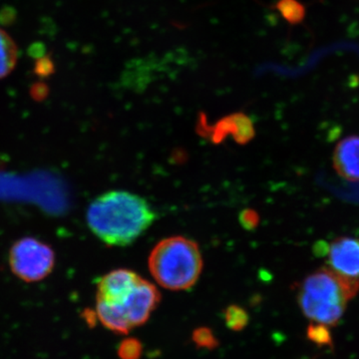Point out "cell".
I'll list each match as a JSON object with an SVG mask.
<instances>
[{
  "instance_id": "cell-1",
  "label": "cell",
  "mask_w": 359,
  "mask_h": 359,
  "mask_svg": "<svg viewBox=\"0 0 359 359\" xmlns=\"http://www.w3.org/2000/svg\"><path fill=\"white\" fill-rule=\"evenodd\" d=\"M156 212L147 201L125 191H111L96 198L87 211L90 230L103 243L126 247L148 230Z\"/></svg>"
},
{
  "instance_id": "cell-2",
  "label": "cell",
  "mask_w": 359,
  "mask_h": 359,
  "mask_svg": "<svg viewBox=\"0 0 359 359\" xmlns=\"http://www.w3.org/2000/svg\"><path fill=\"white\" fill-rule=\"evenodd\" d=\"M358 290V280L339 275L327 266L313 271L302 280L297 301L302 313L309 320L334 327Z\"/></svg>"
},
{
  "instance_id": "cell-3",
  "label": "cell",
  "mask_w": 359,
  "mask_h": 359,
  "mask_svg": "<svg viewBox=\"0 0 359 359\" xmlns=\"http://www.w3.org/2000/svg\"><path fill=\"white\" fill-rule=\"evenodd\" d=\"M149 269L164 289L176 292L191 289L203 269L199 245L180 236L164 238L151 252Z\"/></svg>"
},
{
  "instance_id": "cell-4",
  "label": "cell",
  "mask_w": 359,
  "mask_h": 359,
  "mask_svg": "<svg viewBox=\"0 0 359 359\" xmlns=\"http://www.w3.org/2000/svg\"><path fill=\"white\" fill-rule=\"evenodd\" d=\"M9 264L21 280L36 283L50 275L55 264V254L50 245L36 238H21L11 248Z\"/></svg>"
},
{
  "instance_id": "cell-5",
  "label": "cell",
  "mask_w": 359,
  "mask_h": 359,
  "mask_svg": "<svg viewBox=\"0 0 359 359\" xmlns=\"http://www.w3.org/2000/svg\"><path fill=\"white\" fill-rule=\"evenodd\" d=\"M160 301L161 294L157 287L148 280L141 278L124 302L120 306H112L119 311L130 327L134 328L147 323Z\"/></svg>"
},
{
  "instance_id": "cell-6",
  "label": "cell",
  "mask_w": 359,
  "mask_h": 359,
  "mask_svg": "<svg viewBox=\"0 0 359 359\" xmlns=\"http://www.w3.org/2000/svg\"><path fill=\"white\" fill-rule=\"evenodd\" d=\"M328 266L339 275L359 282V238L339 237L327 245Z\"/></svg>"
},
{
  "instance_id": "cell-7",
  "label": "cell",
  "mask_w": 359,
  "mask_h": 359,
  "mask_svg": "<svg viewBox=\"0 0 359 359\" xmlns=\"http://www.w3.org/2000/svg\"><path fill=\"white\" fill-rule=\"evenodd\" d=\"M141 276L130 269H120L102 276L97 283L96 302L120 306L133 292Z\"/></svg>"
},
{
  "instance_id": "cell-8",
  "label": "cell",
  "mask_w": 359,
  "mask_h": 359,
  "mask_svg": "<svg viewBox=\"0 0 359 359\" xmlns=\"http://www.w3.org/2000/svg\"><path fill=\"white\" fill-rule=\"evenodd\" d=\"M332 164L340 178L347 182H359V135L341 139L335 146Z\"/></svg>"
},
{
  "instance_id": "cell-9",
  "label": "cell",
  "mask_w": 359,
  "mask_h": 359,
  "mask_svg": "<svg viewBox=\"0 0 359 359\" xmlns=\"http://www.w3.org/2000/svg\"><path fill=\"white\" fill-rule=\"evenodd\" d=\"M215 128V141L221 140L226 134H231L238 143H247L255 134L252 121L243 113L228 116L222 119Z\"/></svg>"
},
{
  "instance_id": "cell-10",
  "label": "cell",
  "mask_w": 359,
  "mask_h": 359,
  "mask_svg": "<svg viewBox=\"0 0 359 359\" xmlns=\"http://www.w3.org/2000/svg\"><path fill=\"white\" fill-rule=\"evenodd\" d=\"M18 48L13 37L0 28V79L8 76L18 65Z\"/></svg>"
},
{
  "instance_id": "cell-11",
  "label": "cell",
  "mask_w": 359,
  "mask_h": 359,
  "mask_svg": "<svg viewBox=\"0 0 359 359\" xmlns=\"http://www.w3.org/2000/svg\"><path fill=\"white\" fill-rule=\"evenodd\" d=\"M276 8L290 25H299L306 18V7L299 0H278Z\"/></svg>"
},
{
  "instance_id": "cell-12",
  "label": "cell",
  "mask_w": 359,
  "mask_h": 359,
  "mask_svg": "<svg viewBox=\"0 0 359 359\" xmlns=\"http://www.w3.org/2000/svg\"><path fill=\"white\" fill-rule=\"evenodd\" d=\"M224 320L230 330L233 332H241L247 327L249 316L244 309L236 304H231L224 311Z\"/></svg>"
},
{
  "instance_id": "cell-13",
  "label": "cell",
  "mask_w": 359,
  "mask_h": 359,
  "mask_svg": "<svg viewBox=\"0 0 359 359\" xmlns=\"http://www.w3.org/2000/svg\"><path fill=\"white\" fill-rule=\"evenodd\" d=\"M192 339L200 348L214 349L219 344L218 339L209 327H199L194 330Z\"/></svg>"
},
{
  "instance_id": "cell-14",
  "label": "cell",
  "mask_w": 359,
  "mask_h": 359,
  "mask_svg": "<svg viewBox=\"0 0 359 359\" xmlns=\"http://www.w3.org/2000/svg\"><path fill=\"white\" fill-rule=\"evenodd\" d=\"M143 346L138 339H127L123 340L118 349L121 359H140Z\"/></svg>"
},
{
  "instance_id": "cell-15",
  "label": "cell",
  "mask_w": 359,
  "mask_h": 359,
  "mask_svg": "<svg viewBox=\"0 0 359 359\" xmlns=\"http://www.w3.org/2000/svg\"><path fill=\"white\" fill-rule=\"evenodd\" d=\"M308 337L311 341L320 346L332 344L330 330L327 325H320V323H313V325H309Z\"/></svg>"
},
{
  "instance_id": "cell-16",
  "label": "cell",
  "mask_w": 359,
  "mask_h": 359,
  "mask_svg": "<svg viewBox=\"0 0 359 359\" xmlns=\"http://www.w3.org/2000/svg\"><path fill=\"white\" fill-rule=\"evenodd\" d=\"M34 74L40 78H47L55 73V65L50 55H44L35 61Z\"/></svg>"
},
{
  "instance_id": "cell-17",
  "label": "cell",
  "mask_w": 359,
  "mask_h": 359,
  "mask_svg": "<svg viewBox=\"0 0 359 359\" xmlns=\"http://www.w3.org/2000/svg\"><path fill=\"white\" fill-rule=\"evenodd\" d=\"M49 94V88L44 82H36L32 85V88H30V96L32 97V99H34L35 101H43L44 99H46V97L48 96Z\"/></svg>"
},
{
  "instance_id": "cell-18",
  "label": "cell",
  "mask_w": 359,
  "mask_h": 359,
  "mask_svg": "<svg viewBox=\"0 0 359 359\" xmlns=\"http://www.w3.org/2000/svg\"><path fill=\"white\" fill-rule=\"evenodd\" d=\"M16 20V11L13 7L6 6L0 11V25H11Z\"/></svg>"
},
{
  "instance_id": "cell-19",
  "label": "cell",
  "mask_w": 359,
  "mask_h": 359,
  "mask_svg": "<svg viewBox=\"0 0 359 359\" xmlns=\"http://www.w3.org/2000/svg\"><path fill=\"white\" fill-rule=\"evenodd\" d=\"M28 52H29V55L32 57L39 59L45 55V46L43 44L40 43V42H37V43H33L29 47Z\"/></svg>"
}]
</instances>
